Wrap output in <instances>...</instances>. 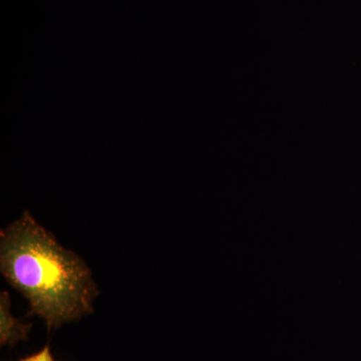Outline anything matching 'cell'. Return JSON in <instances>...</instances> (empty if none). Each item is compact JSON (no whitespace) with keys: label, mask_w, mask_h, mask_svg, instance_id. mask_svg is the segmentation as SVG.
<instances>
[{"label":"cell","mask_w":361,"mask_h":361,"mask_svg":"<svg viewBox=\"0 0 361 361\" xmlns=\"http://www.w3.org/2000/svg\"><path fill=\"white\" fill-rule=\"evenodd\" d=\"M0 271L27 299V316L44 319L49 331L94 312L92 271L28 211L0 232Z\"/></svg>","instance_id":"6da1fadb"},{"label":"cell","mask_w":361,"mask_h":361,"mask_svg":"<svg viewBox=\"0 0 361 361\" xmlns=\"http://www.w3.org/2000/svg\"><path fill=\"white\" fill-rule=\"evenodd\" d=\"M11 300L8 292L0 294V343L14 346L18 341H27L32 324H23L11 312Z\"/></svg>","instance_id":"7a4b0ae2"},{"label":"cell","mask_w":361,"mask_h":361,"mask_svg":"<svg viewBox=\"0 0 361 361\" xmlns=\"http://www.w3.org/2000/svg\"><path fill=\"white\" fill-rule=\"evenodd\" d=\"M18 361H56L54 360V355H52L51 348L49 345H45L42 350L39 353H33L30 356L23 358V360Z\"/></svg>","instance_id":"3957f363"}]
</instances>
